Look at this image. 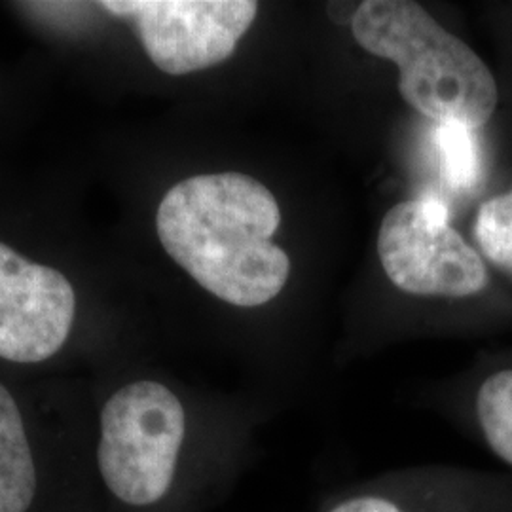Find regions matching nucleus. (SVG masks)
Returning a JSON list of instances; mask_svg holds the SVG:
<instances>
[{
	"instance_id": "obj_10",
	"label": "nucleus",
	"mask_w": 512,
	"mask_h": 512,
	"mask_svg": "<svg viewBox=\"0 0 512 512\" xmlns=\"http://www.w3.org/2000/svg\"><path fill=\"white\" fill-rule=\"evenodd\" d=\"M440 179L452 192H473L482 179V154L475 129L439 124L435 131Z\"/></svg>"
},
{
	"instance_id": "obj_4",
	"label": "nucleus",
	"mask_w": 512,
	"mask_h": 512,
	"mask_svg": "<svg viewBox=\"0 0 512 512\" xmlns=\"http://www.w3.org/2000/svg\"><path fill=\"white\" fill-rule=\"evenodd\" d=\"M378 255L391 283L404 293L465 298L488 287L482 256L450 226L448 207L435 196L385 213Z\"/></svg>"
},
{
	"instance_id": "obj_11",
	"label": "nucleus",
	"mask_w": 512,
	"mask_h": 512,
	"mask_svg": "<svg viewBox=\"0 0 512 512\" xmlns=\"http://www.w3.org/2000/svg\"><path fill=\"white\" fill-rule=\"evenodd\" d=\"M475 238L488 260L512 275V190L495 196L478 209Z\"/></svg>"
},
{
	"instance_id": "obj_6",
	"label": "nucleus",
	"mask_w": 512,
	"mask_h": 512,
	"mask_svg": "<svg viewBox=\"0 0 512 512\" xmlns=\"http://www.w3.org/2000/svg\"><path fill=\"white\" fill-rule=\"evenodd\" d=\"M112 16L131 19L150 61L167 74L219 65L253 25V0H107Z\"/></svg>"
},
{
	"instance_id": "obj_7",
	"label": "nucleus",
	"mask_w": 512,
	"mask_h": 512,
	"mask_svg": "<svg viewBox=\"0 0 512 512\" xmlns=\"http://www.w3.org/2000/svg\"><path fill=\"white\" fill-rule=\"evenodd\" d=\"M315 512H512V482L459 465H408L338 488Z\"/></svg>"
},
{
	"instance_id": "obj_1",
	"label": "nucleus",
	"mask_w": 512,
	"mask_h": 512,
	"mask_svg": "<svg viewBox=\"0 0 512 512\" xmlns=\"http://www.w3.org/2000/svg\"><path fill=\"white\" fill-rule=\"evenodd\" d=\"M92 467L101 512H209L253 463L245 433L203 427L177 389L139 378L101 404Z\"/></svg>"
},
{
	"instance_id": "obj_8",
	"label": "nucleus",
	"mask_w": 512,
	"mask_h": 512,
	"mask_svg": "<svg viewBox=\"0 0 512 512\" xmlns=\"http://www.w3.org/2000/svg\"><path fill=\"white\" fill-rule=\"evenodd\" d=\"M76 317L73 285L0 243V359L40 365L65 348Z\"/></svg>"
},
{
	"instance_id": "obj_5",
	"label": "nucleus",
	"mask_w": 512,
	"mask_h": 512,
	"mask_svg": "<svg viewBox=\"0 0 512 512\" xmlns=\"http://www.w3.org/2000/svg\"><path fill=\"white\" fill-rule=\"evenodd\" d=\"M0 512H101L92 444L54 446L0 382Z\"/></svg>"
},
{
	"instance_id": "obj_9",
	"label": "nucleus",
	"mask_w": 512,
	"mask_h": 512,
	"mask_svg": "<svg viewBox=\"0 0 512 512\" xmlns=\"http://www.w3.org/2000/svg\"><path fill=\"white\" fill-rule=\"evenodd\" d=\"M473 420L486 448L512 469V368L495 370L478 384Z\"/></svg>"
},
{
	"instance_id": "obj_2",
	"label": "nucleus",
	"mask_w": 512,
	"mask_h": 512,
	"mask_svg": "<svg viewBox=\"0 0 512 512\" xmlns=\"http://www.w3.org/2000/svg\"><path fill=\"white\" fill-rule=\"evenodd\" d=\"M274 194L243 173L198 175L175 184L158 207L156 230L171 256L205 291L258 308L283 291L291 260L272 238Z\"/></svg>"
},
{
	"instance_id": "obj_3",
	"label": "nucleus",
	"mask_w": 512,
	"mask_h": 512,
	"mask_svg": "<svg viewBox=\"0 0 512 512\" xmlns=\"http://www.w3.org/2000/svg\"><path fill=\"white\" fill-rule=\"evenodd\" d=\"M353 37L368 54L399 69L404 101L437 124L486 126L497 107V84L486 63L431 18L418 2H361Z\"/></svg>"
}]
</instances>
